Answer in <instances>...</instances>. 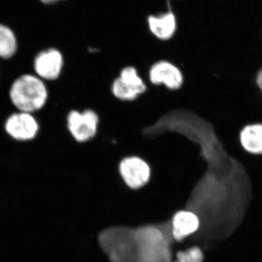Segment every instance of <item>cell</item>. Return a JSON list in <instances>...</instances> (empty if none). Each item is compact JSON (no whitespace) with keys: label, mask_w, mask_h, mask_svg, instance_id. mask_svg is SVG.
I'll return each instance as SVG.
<instances>
[{"label":"cell","mask_w":262,"mask_h":262,"mask_svg":"<svg viewBox=\"0 0 262 262\" xmlns=\"http://www.w3.org/2000/svg\"><path fill=\"white\" fill-rule=\"evenodd\" d=\"M137 262H173L174 241L170 221L134 229Z\"/></svg>","instance_id":"cell-1"},{"label":"cell","mask_w":262,"mask_h":262,"mask_svg":"<svg viewBox=\"0 0 262 262\" xmlns=\"http://www.w3.org/2000/svg\"><path fill=\"white\" fill-rule=\"evenodd\" d=\"M98 242L110 262H137L134 229L114 226L101 231Z\"/></svg>","instance_id":"cell-2"},{"label":"cell","mask_w":262,"mask_h":262,"mask_svg":"<svg viewBox=\"0 0 262 262\" xmlns=\"http://www.w3.org/2000/svg\"><path fill=\"white\" fill-rule=\"evenodd\" d=\"M10 96L15 107L20 112L31 113L40 110L46 104L48 91L40 79L26 75L13 82Z\"/></svg>","instance_id":"cell-3"},{"label":"cell","mask_w":262,"mask_h":262,"mask_svg":"<svg viewBox=\"0 0 262 262\" xmlns=\"http://www.w3.org/2000/svg\"><path fill=\"white\" fill-rule=\"evenodd\" d=\"M99 117L94 110L80 112L72 110L67 115V127L71 136L77 143L88 142L97 134Z\"/></svg>","instance_id":"cell-4"},{"label":"cell","mask_w":262,"mask_h":262,"mask_svg":"<svg viewBox=\"0 0 262 262\" xmlns=\"http://www.w3.org/2000/svg\"><path fill=\"white\" fill-rule=\"evenodd\" d=\"M112 93L117 99L132 101L146 91L144 81L138 70L132 66L125 67L112 84Z\"/></svg>","instance_id":"cell-5"},{"label":"cell","mask_w":262,"mask_h":262,"mask_svg":"<svg viewBox=\"0 0 262 262\" xmlns=\"http://www.w3.org/2000/svg\"><path fill=\"white\" fill-rule=\"evenodd\" d=\"M118 170L125 185L134 190L144 187L151 179L149 164L139 156L124 158L119 163Z\"/></svg>","instance_id":"cell-6"},{"label":"cell","mask_w":262,"mask_h":262,"mask_svg":"<svg viewBox=\"0 0 262 262\" xmlns=\"http://www.w3.org/2000/svg\"><path fill=\"white\" fill-rule=\"evenodd\" d=\"M183 83L184 75L182 71L171 61L160 60L150 67L149 84L163 85L170 91H177L182 87Z\"/></svg>","instance_id":"cell-7"},{"label":"cell","mask_w":262,"mask_h":262,"mask_svg":"<svg viewBox=\"0 0 262 262\" xmlns=\"http://www.w3.org/2000/svg\"><path fill=\"white\" fill-rule=\"evenodd\" d=\"M64 67L63 54L56 48L40 52L34 59V70L41 78L56 80L61 75Z\"/></svg>","instance_id":"cell-8"},{"label":"cell","mask_w":262,"mask_h":262,"mask_svg":"<svg viewBox=\"0 0 262 262\" xmlns=\"http://www.w3.org/2000/svg\"><path fill=\"white\" fill-rule=\"evenodd\" d=\"M170 225L174 242L179 244L198 232L201 221L194 212L182 209L174 213L170 220Z\"/></svg>","instance_id":"cell-9"},{"label":"cell","mask_w":262,"mask_h":262,"mask_svg":"<svg viewBox=\"0 0 262 262\" xmlns=\"http://www.w3.org/2000/svg\"><path fill=\"white\" fill-rule=\"evenodd\" d=\"M37 122L30 113L13 114L7 120L5 130L12 138L19 141H28L37 135Z\"/></svg>","instance_id":"cell-10"},{"label":"cell","mask_w":262,"mask_h":262,"mask_svg":"<svg viewBox=\"0 0 262 262\" xmlns=\"http://www.w3.org/2000/svg\"><path fill=\"white\" fill-rule=\"evenodd\" d=\"M148 28L153 37L159 41L170 40L177 31V19L175 13L168 10L159 15H150L147 18Z\"/></svg>","instance_id":"cell-11"},{"label":"cell","mask_w":262,"mask_h":262,"mask_svg":"<svg viewBox=\"0 0 262 262\" xmlns=\"http://www.w3.org/2000/svg\"><path fill=\"white\" fill-rule=\"evenodd\" d=\"M239 141L245 151L253 155H262V124L246 125L239 133Z\"/></svg>","instance_id":"cell-12"},{"label":"cell","mask_w":262,"mask_h":262,"mask_svg":"<svg viewBox=\"0 0 262 262\" xmlns=\"http://www.w3.org/2000/svg\"><path fill=\"white\" fill-rule=\"evenodd\" d=\"M18 48L16 37L11 29L0 24V58H11Z\"/></svg>","instance_id":"cell-13"},{"label":"cell","mask_w":262,"mask_h":262,"mask_svg":"<svg viewBox=\"0 0 262 262\" xmlns=\"http://www.w3.org/2000/svg\"><path fill=\"white\" fill-rule=\"evenodd\" d=\"M173 262H204V253L198 246L176 251Z\"/></svg>","instance_id":"cell-14"},{"label":"cell","mask_w":262,"mask_h":262,"mask_svg":"<svg viewBox=\"0 0 262 262\" xmlns=\"http://www.w3.org/2000/svg\"><path fill=\"white\" fill-rule=\"evenodd\" d=\"M256 82L258 89L261 91L262 94V69L258 72L257 76H256Z\"/></svg>","instance_id":"cell-15"},{"label":"cell","mask_w":262,"mask_h":262,"mask_svg":"<svg viewBox=\"0 0 262 262\" xmlns=\"http://www.w3.org/2000/svg\"><path fill=\"white\" fill-rule=\"evenodd\" d=\"M39 1L45 5H53L60 3V2L64 1V0H39Z\"/></svg>","instance_id":"cell-16"}]
</instances>
